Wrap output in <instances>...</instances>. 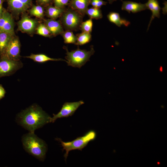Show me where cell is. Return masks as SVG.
Wrapping results in <instances>:
<instances>
[{
	"label": "cell",
	"mask_w": 167,
	"mask_h": 167,
	"mask_svg": "<svg viewBox=\"0 0 167 167\" xmlns=\"http://www.w3.org/2000/svg\"><path fill=\"white\" fill-rule=\"evenodd\" d=\"M20 44L18 38L13 36L3 52L0 57L6 58L15 60H19Z\"/></svg>",
	"instance_id": "7"
},
{
	"label": "cell",
	"mask_w": 167,
	"mask_h": 167,
	"mask_svg": "<svg viewBox=\"0 0 167 167\" xmlns=\"http://www.w3.org/2000/svg\"><path fill=\"white\" fill-rule=\"evenodd\" d=\"M90 4L93 7L96 8V0H91Z\"/></svg>",
	"instance_id": "30"
},
{
	"label": "cell",
	"mask_w": 167,
	"mask_h": 167,
	"mask_svg": "<svg viewBox=\"0 0 167 167\" xmlns=\"http://www.w3.org/2000/svg\"><path fill=\"white\" fill-rule=\"evenodd\" d=\"M30 58L34 61L39 63H44L49 61H64L67 62V61L62 58H55L49 57L46 55L40 54H31L30 55L25 57Z\"/></svg>",
	"instance_id": "17"
},
{
	"label": "cell",
	"mask_w": 167,
	"mask_h": 167,
	"mask_svg": "<svg viewBox=\"0 0 167 167\" xmlns=\"http://www.w3.org/2000/svg\"><path fill=\"white\" fill-rule=\"evenodd\" d=\"M109 3V4H112L113 2L114 1H116L117 0H107Z\"/></svg>",
	"instance_id": "32"
},
{
	"label": "cell",
	"mask_w": 167,
	"mask_h": 167,
	"mask_svg": "<svg viewBox=\"0 0 167 167\" xmlns=\"http://www.w3.org/2000/svg\"><path fill=\"white\" fill-rule=\"evenodd\" d=\"M83 101L74 102H66L64 104L60 111L57 114H53L51 122H54L58 118L71 116L81 105L84 104Z\"/></svg>",
	"instance_id": "8"
},
{
	"label": "cell",
	"mask_w": 167,
	"mask_h": 167,
	"mask_svg": "<svg viewBox=\"0 0 167 167\" xmlns=\"http://www.w3.org/2000/svg\"><path fill=\"white\" fill-rule=\"evenodd\" d=\"M145 4L148 9L151 10L152 12V15L148 26L147 30L148 31L152 20L155 18L156 17L158 18H160L161 8L157 0H148Z\"/></svg>",
	"instance_id": "15"
},
{
	"label": "cell",
	"mask_w": 167,
	"mask_h": 167,
	"mask_svg": "<svg viewBox=\"0 0 167 167\" xmlns=\"http://www.w3.org/2000/svg\"><path fill=\"white\" fill-rule=\"evenodd\" d=\"M6 93V91L2 85L0 84V100L3 98Z\"/></svg>",
	"instance_id": "29"
},
{
	"label": "cell",
	"mask_w": 167,
	"mask_h": 167,
	"mask_svg": "<svg viewBox=\"0 0 167 167\" xmlns=\"http://www.w3.org/2000/svg\"><path fill=\"white\" fill-rule=\"evenodd\" d=\"M109 20L111 23H114L118 27L122 25L128 27L130 22L125 19L120 17L119 14L117 12H111L107 15Z\"/></svg>",
	"instance_id": "16"
},
{
	"label": "cell",
	"mask_w": 167,
	"mask_h": 167,
	"mask_svg": "<svg viewBox=\"0 0 167 167\" xmlns=\"http://www.w3.org/2000/svg\"><path fill=\"white\" fill-rule=\"evenodd\" d=\"M18 29L21 32L31 33L35 30L37 25L35 20L27 15H24L18 23Z\"/></svg>",
	"instance_id": "11"
},
{
	"label": "cell",
	"mask_w": 167,
	"mask_h": 167,
	"mask_svg": "<svg viewBox=\"0 0 167 167\" xmlns=\"http://www.w3.org/2000/svg\"><path fill=\"white\" fill-rule=\"evenodd\" d=\"M51 117L38 105L34 104L19 113L17 117L19 123L30 132L51 122Z\"/></svg>",
	"instance_id": "1"
},
{
	"label": "cell",
	"mask_w": 167,
	"mask_h": 167,
	"mask_svg": "<svg viewBox=\"0 0 167 167\" xmlns=\"http://www.w3.org/2000/svg\"><path fill=\"white\" fill-rule=\"evenodd\" d=\"M77 40L75 45H82L89 42L91 40L92 35L90 33L82 32L76 36Z\"/></svg>",
	"instance_id": "19"
},
{
	"label": "cell",
	"mask_w": 167,
	"mask_h": 167,
	"mask_svg": "<svg viewBox=\"0 0 167 167\" xmlns=\"http://www.w3.org/2000/svg\"><path fill=\"white\" fill-rule=\"evenodd\" d=\"M36 32L38 34L45 37L50 36V32L45 24H40L36 29Z\"/></svg>",
	"instance_id": "25"
},
{
	"label": "cell",
	"mask_w": 167,
	"mask_h": 167,
	"mask_svg": "<svg viewBox=\"0 0 167 167\" xmlns=\"http://www.w3.org/2000/svg\"><path fill=\"white\" fill-rule=\"evenodd\" d=\"M4 9L5 8L3 7L2 5L0 6V19L2 15Z\"/></svg>",
	"instance_id": "31"
},
{
	"label": "cell",
	"mask_w": 167,
	"mask_h": 167,
	"mask_svg": "<svg viewBox=\"0 0 167 167\" xmlns=\"http://www.w3.org/2000/svg\"><path fill=\"white\" fill-rule=\"evenodd\" d=\"M91 0H71L69 5L71 8L78 12L83 16L90 4Z\"/></svg>",
	"instance_id": "13"
},
{
	"label": "cell",
	"mask_w": 167,
	"mask_h": 167,
	"mask_svg": "<svg viewBox=\"0 0 167 167\" xmlns=\"http://www.w3.org/2000/svg\"><path fill=\"white\" fill-rule=\"evenodd\" d=\"M66 51L65 58L67 60L68 66L73 67L80 68L87 62L89 61V58L95 52L93 46H91L90 50L81 49L78 47L77 49L69 52L67 48L64 46Z\"/></svg>",
	"instance_id": "3"
},
{
	"label": "cell",
	"mask_w": 167,
	"mask_h": 167,
	"mask_svg": "<svg viewBox=\"0 0 167 167\" xmlns=\"http://www.w3.org/2000/svg\"><path fill=\"white\" fill-rule=\"evenodd\" d=\"M23 66V63L20 60H15L0 57V78L12 75Z\"/></svg>",
	"instance_id": "6"
},
{
	"label": "cell",
	"mask_w": 167,
	"mask_h": 167,
	"mask_svg": "<svg viewBox=\"0 0 167 167\" xmlns=\"http://www.w3.org/2000/svg\"><path fill=\"white\" fill-rule=\"evenodd\" d=\"M61 35L63 38L65 43L75 44L76 41L77 36L74 35L71 31L66 30L64 31Z\"/></svg>",
	"instance_id": "22"
},
{
	"label": "cell",
	"mask_w": 167,
	"mask_h": 167,
	"mask_svg": "<svg viewBox=\"0 0 167 167\" xmlns=\"http://www.w3.org/2000/svg\"><path fill=\"white\" fill-rule=\"evenodd\" d=\"M7 2L8 9L15 14L26 11L32 5L33 0H5Z\"/></svg>",
	"instance_id": "9"
},
{
	"label": "cell",
	"mask_w": 167,
	"mask_h": 167,
	"mask_svg": "<svg viewBox=\"0 0 167 167\" xmlns=\"http://www.w3.org/2000/svg\"><path fill=\"white\" fill-rule=\"evenodd\" d=\"M92 19L90 18L84 22H82L79 26V28L82 32L90 33L92 30Z\"/></svg>",
	"instance_id": "24"
},
{
	"label": "cell",
	"mask_w": 167,
	"mask_h": 167,
	"mask_svg": "<svg viewBox=\"0 0 167 167\" xmlns=\"http://www.w3.org/2000/svg\"><path fill=\"white\" fill-rule=\"evenodd\" d=\"M23 147L28 153L41 161L44 159L47 146L45 142L34 133L29 132L22 137Z\"/></svg>",
	"instance_id": "2"
},
{
	"label": "cell",
	"mask_w": 167,
	"mask_h": 167,
	"mask_svg": "<svg viewBox=\"0 0 167 167\" xmlns=\"http://www.w3.org/2000/svg\"><path fill=\"white\" fill-rule=\"evenodd\" d=\"M65 10L64 8H59L49 5L47 8L46 14L48 17L55 19L61 16Z\"/></svg>",
	"instance_id": "18"
},
{
	"label": "cell",
	"mask_w": 167,
	"mask_h": 167,
	"mask_svg": "<svg viewBox=\"0 0 167 167\" xmlns=\"http://www.w3.org/2000/svg\"><path fill=\"white\" fill-rule=\"evenodd\" d=\"M53 0H36L38 5L42 6H46L49 5Z\"/></svg>",
	"instance_id": "27"
},
{
	"label": "cell",
	"mask_w": 167,
	"mask_h": 167,
	"mask_svg": "<svg viewBox=\"0 0 167 167\" xmlns=\"http://www.w3.org/2000/svg\"><path fill=\"white\" fill-rule=\"evenodd\" d=\"M61 16L62 23L66 30L76 31L79 28L83 16L78 12L69 8L66 9Z\"/></svg>",
	"instance_id": "5"
},
{
	"label": "cell",
	"mask_w": 167,
	"mask_h": 167,
	"mask_svg": "<svg viewBox=\"0 0 167 167\" xmlns=\"http://www.w3.org/2000/svg\"><path fill=\"white\" fill-rule=\"evenodd\" d=\"M14 35V22L11 14L5 9L0 19V32Z\"/></svg>",
	"instance_id": "10"
},
{
	"label": "cell",
	"mask_w": 167,
	"mask_h": 167,
	"mask_svg": "<svg viewBox=\"0 0 167 167\" xmlns=\"http://www.w3.org/2000/svg\"><path fill=\"white\" fill-rule=\"evenodd\" d=\"M96 132L90 131L82 136L78 137L75 140L70 142H64L59 139L63 149L66 151L64 157L65 160L67 159L70 151L78 149L81 151L91 141L94 140L96 137Z\"/></svg>",
	"instance_id": "4"
},
{
	"label": "cell",
	"mask_w": 167,
	"mask_h": 167,
	"mask_svg": "<svg viewBox=\"0 0 167 167\" xmlns=\"http://www.w3.org/2000/svg\"><path fill=\"white\" fill-rule=\"evenodd\" d=\"M44 22L51 34L54 36L61 34L64 32L62 25L58 21L50 19L45 20Z\"/></svg>",
	"instance_id": "14"
},
{
	"label": "cell",
	"mask_w": 167,
	"mask_h": 167,
	"mask_svg": "<svg viewBox=\"0 0 167 167\" xmlns=\"http://www.w3.org/2000/svg\"><path fill=\"white\" fill-rule=\"evenodd\" d=\"M54 6L59 8H63L69 4L70 0H53Z\"/></svg>",
	"instance_id": "26"
},
{
	"label": "cell",
	"mask_w": 167,
	"mask_h": 167,
	"mask_svg": "<svg viewBox=\"0 0 167 167\" xmlns=\"http://www.w3.org/2000/svg\"><path fill=\"white\" fill-rule=\"evenodd\" d=\"M159 70L161 72H162L163 71V67L161 66H160Z\"/></svg>",
	"instance_id": "34"
},
{
	"label": "cell",
	"mask_w": 167,
	"mask_h": 167,
	"mask_svg": "<svg viewBox=\"0 0 167 167\" xmlns=\"http://www.w3.org/2000/svg\"><path fill=\"white\" fill-rule=\"evenodd\" d=\"M121 9L127 11L136 13L148 9L145 4L137 3L130 1H124L122 2Z\"/></svg>",
	"instance_id": "12"
},
{
	"label": "cell",
	"mask_w": 167,
	"mask_h": 167,
	"mask_svg": "<svg viewBox=\"0 0 167 167\" xmlns=\"http://www.w3.org/2000/svg\"><path fill=\"white\" fill-rule=\"evenodd\" d=\"M4 1H5V0H0V6L2 5V3Z\"/></svg>",
	"instance_id": "33"
},
{
	"label": "cell",
	"mask_w": 167,
	"mask_h": 167,
	"mask_svg": "<svg viewBox=\"0 0 167 167\" xmlns=\"http://www.w3.org/2000/svg\"><path fill=\"white\" fill-rule=\"evenodd\" d=\"M85 14L88 15L91 19H101L103 17L101 9L93 7L88 8Z\"/></svg>",
	"instance_id": "21"
},
{
	"label": "cell",
	"mask_w": 167,
	"mask_h": 167,
	"mask_svg": "<svg viewBox=\"0 0 167 167\" xmlns=\"http://www.w3.org/2000/svg\"><path fill=\"white\" fill-rule=\"evenodd\" d=\"M31 15L38 18H42L44 13V9L43 6L38 5H33L29 10Z\"/></svg>",
	"instance_id": "23"
},
{
	"label": "cell",
	"mask_w": 167,
	"mask_h": 167,
	"mask_svg": "<svg viewBox=\"0 0 167 167\" xmlns=\"http://www.w3.org/2000/svg\"><path fill=\"white\" fill-rule=\"evenodd\" d=\"M13 36L4 32H0V54L3 52Z\"/></svg>",
	"instance_id": "20"
},
{
	"label": "cell",
	"mask_w": 167,
	"mask_h": 167,
	"mask_svg": "<svg viewBox=\"0 0 167 167\" xmlns=\"http://www.w3.org/2000/svg\"><path fill=\"white\" fill-rule=\"evenodd\" d=\"M107 3L103 0H96V8H100L102 6L106 5Z\"/></svg>",
	"instance_id": "28"
}]
</instances>
